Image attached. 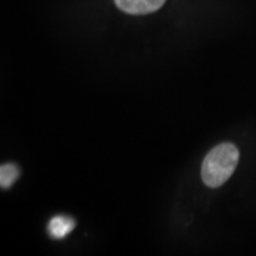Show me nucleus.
Listing matches in <instances>:
<instances>
[{
    "instance_id": "obj_2",
    "label": "nucleus",
    "mask_w": 256,
    "mask_h": 256,
    "mask_svg": "<svg viewBox=\"0 0 256 256\" xmlns=\"http://www.w3.org/2000/svg\"><path fill=\"white\" fill-rule=\"evenodd\" d=\"M166 0H115L121 11L130 14H147L156 12Z\"/></svg>"
},
{
    "instance_id": "obj_3",
    "label": "nucleus",
    "mask_w": 256,
    "mask_h": 256,
    "mask_svg": "<svg viewBox=\"0 0 256 256\" xmlns=\"http://www.w3.org/2000/svg\"><path fill=\"white\" fill-rule=\"evenodd\" d=\"M75 228V220L68 216H55L50 220L48 230L54 238H63Z\"/></svg>"
},
{
    "instance_id": "obj_1",
    "label": "nucleus",
    "mask_w": 256,
    "mask_h": 256,
    "mask_svg": "<svg viewBox=\"0 0 256 256\" xmlns=\"http://www.w3.org/2000/svg\"><path fill=\"white\" fill-rule=\"evenodd\" d=\"M240 152L234 144L223 142L208 153L202 164V179L209 188H220L226 183L238 164Z\"/></svg>"
},
{
    "instance_id": "obj_4",
    "label": "nucleus",
    "mask_w": 256,
    "mask_h": 256,
    "mask_svg": "<svg viewBox=\"0 0 256 256\" xmlns=\"http://www.w3.org/2000/svg\"><path fill=\"white\" fill-rule=\"evenodd\" d=\"M19 171L17 166L12 164L2 165L0 168V185L2 188H8L12 184L17 180Z\"/></svg>"
}]
</instances>
